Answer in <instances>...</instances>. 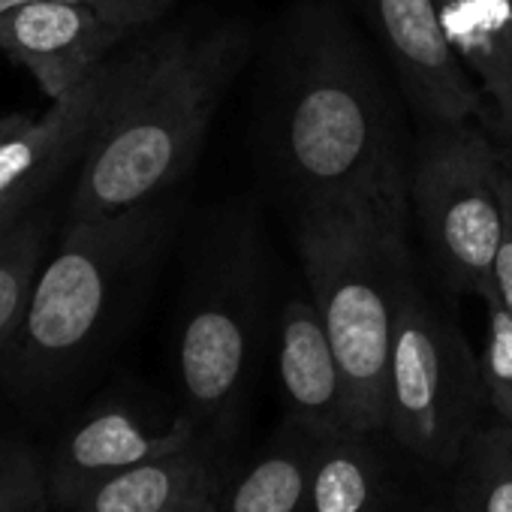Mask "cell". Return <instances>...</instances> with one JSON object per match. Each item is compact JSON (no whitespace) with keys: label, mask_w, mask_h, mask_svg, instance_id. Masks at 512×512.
Here are the masks:
<instances>
[{"label":"cell","mask_w":512,"mask_h":512,"mask_svg":"<svg viewBox=\"0 0 512 512\" xmlns=\"http://www.w3.org/2000/svg\"><path fill=\"white\" fill-rule=\"evenodd\" d=\"M449 512H512V428L479 422L458 458Z\"/></svg>","instance_id":"18"},{"label":"cell","mask_w":512,"mask_h":512,"mask_svg":"<svg viewBox=\"0 0 512 512\" xmlns=\"http://www.w3.org/2000/svg\"><path fill=\"white\" fill-rule=\"evenodd\" d=\"M299 253L347 383L350 428L386 431L398 281L410 263L407 235L368 211L308 205L299 208Z\"/></svg>","instance_id":"4"},{"label":"cell","mask_w":512,"mask_h":512,"mask_svg":"<svg viewBox=\"0 0 512 512\" xmlns=\"http://www.w3.org/2000/svg\"><path fill=\"white\" fill-rule=\"evenodd\" d=\"M500 202H503V229L494 256L491 290L500 299V305L512 314V172L506 166L500 175Z\"/></svg>","instance_id":"22"},{"label":"cell","mask_w":512,"mask_h":512,"mask_svg":"<svg viewBox=\"0 0 512 512\" xmlns=\"http://www.w3.org/2000/svg\"><path fill=\"white\" fill-rule=\"evenodd\" d=\"M247 58L250 31L238 22L181 25L136 46L127 79L79 157L67 220L169 196Z\"/></svg>","instance_id":"2"},{"label":"cell","mask_w":512,"mask_h":512,"mask_svg":"<svg viewBox=\"0 0 512 512\" xmlns=\"http://www.w3.org/2000/svg\"><path fill=\"white\" fill-rule=\"evenodd\" d=\"M49 190H52V184H31V187H22V190L0 193V235H4L19 217H25L31 208L46 202Z\"/></svg>","instance_id":"23"},{"label":"cell","mask_w":512,"mask_h":512,"mask_svg":"<svg viewBox=\"0 0 512 512\" xmlns=\"http://www.w3.org/2000/svg\"><path fill=\"white\" fill-rule=\"evenodd\" d=\"M278 377L293 422L320 437L353 431L347 383L314 299H290L281 308Z\"/></svg>","instance_id":"12"},{"label":"cell","mask_w":512,"mask_h":512,"mask_svg":"<svg viewBox=\"0 0 512 512\" xmlns=\"http://www.w3.org/2000/svg\"><path fill=\"white\" fill-rule=\"evenodd\" d=\"M425 124L494 121L485 94L452 52L437 0H356Z\"/></svg>","instance_id":"8"},{"label":"cell","mask_w":512,"mask_h":512,"mask_svg":"<svg viewBox=\"0 0 512 512\" xmlns=\"http://www.w3.org/2000/svg\"><path fill=\"white\" fill-rule=\"evenodd\" d=\"M46 467L37 452L13 437H0V512H46Z\"/></svg>","instance_id":"20"},{"label":"cell","mask_w":512,"mask_h":512,"mask_svg":"<svg viewBox=\"0 0 512 512\" xmlns=\"http://www.w3.org/2000/svg\"><path fill=\"white\" fill-rule=\"evenodd\" d=\"M275 100V157L299 208H356L407 235L410 172L392 106L359 37L329 0H308L287 28Z\"/></svg>","instance_id":"1"},{"label":"cell","mask_w":512,"mask_h":512,"mask_svg":"<svg viewBox=\"0 0 512 512\" xmlns=\"http://www.w3.org/2000/svg\"><path fill=\"white\" fill-rule=\"evenodd\" d=\"M220 494H223V491H208V494L190 497V500L178 503V506L169 509V512H220Z\"/></svg>","instance_id":"24"},{"label":"cell","mask_w":512,"mask_h":512,"mask_svg":"<svg viewBox=\"0 0 512 512\" xmlns=\"http://www.w3.org/2000/svg\"><path fill=\"white\" fill-rule=\"evenodd\" d=\"M133 34L139 31L115 16L58 0L0 13V52L22 64L49 100L79 88Z\"/></svg>","instance_id":"9"},{"label":"cell","mask_w":512,"mask_h":512,"mask_svg":"<svg viewBox=\"0 0 512 512\" xmlns=\"http://www.w3.org/2000/svg\"><path fill=\"white\" fill-rule=\"evenodd\" d=\"M437 512H449V509H437Z\"/></svg>","instance_id":"26"},{"label":"cell","mask_w":512,"mask_h":512,"mask_svg":"<svg viewBox=\"0 0 512 512\" xmlns=\"http://www.w3.org/2000/svg\"><path fill=\"white\" fill-rule=\"evenodd\" d=\"M320 434L293 422L220 494V512H302Z\"/></svg>","instance_id":"16"},{"label":"cell","mask_w":512,"mask_h":512,"mask_svg":"<svg viewBox=\"0 0 512 512\" xmlns=\"http://www.w3.org/2000/svg\"><path fill=\"white\" fill-rule=\"evenodd\" d=\"M196 440L199 422L190 413L154 425L124 404H103L82 416L55 446L46 464L49 500L70 509L100 482Z\"/></svg>","instance_id":"11"},{"label":"cell","mask_w":512,"mask_h":512,"mask_svg":"<svg viewBox=\"0 0 512 512\" xmlns=\"http://www.w3.org/2000/svg\"><path fill=\"white\" fill-rule=\"evenodd\" d=\"M169 196L64 223L0 368L13 401L43 407L109 341L172 226Z\"/></svg>","instance_id":"3"},{"label":"cell","mask_w":512,"mask_h":512,"mask_svg":"<svg viewBox=\"0 0 512 512\" xmlns=\"http://www.w3.org/2000/svg\"><path fill=\"white\" fill-rule=\"evenodd\" d=\"M22 4H31V0H0V13L22 7ZM58 4H82V7L100 10L106 16H115V19L133 25L136 31H145L169 13L172 0H58Z\"/></svg>","instance_id":"21"},{"label":"cell","mask_w":512,"mask_h":512,"mask_svg":"<svg viewBox=\"0 0 512 512\" xmlns=\"http://www.w3.org/2000/svg\"><path fill=\"white\" fill-rule=\"evenodd\" d=\"M208 491H223V476L217 473L208 449L196 440L178 452L142 461L100 482L76 506L91 512H169Z\"/></svg>","instance_id":"14"},{"label":"cell","mask_w":512,"mask_h":512,"mask_svg":"<svg viewBox=\"0 0 512 512\" xmlns=\"http://www.w3.org/2000/svg\"><path fill=\"white\" fill-rule=\"evenodd\" d=\"M503 163L476 124H425L410 172V205L443 281L455 293L491 287L503 229Z\"/></svg>","instance_id":"7"},{"label":"cell","mask_w":512,"mask_h":512,"mask_svg":"<svg viewBox=\"0 0 512 512\" xmlns=\"http://www.w3.org/2000/svg\"><path fill=\"white\" fill-rule=\"evenodd\" d=\"M55 208L40 202L0 235V368L25 320L37 275L52 250Z\"/></svg>","instance_id":"17"},{"label":"cell","mask_w":512,"mask_h":512,"mask_svg":"<svg viewBox=\"0 0 512 512\" xmlns=\"http://www.w3.org/2000/svg\"><path fill=\"white\" fill-rule=\"evenodd\" d=\"M452 52L485 94L494 127L512 142V0H437Z\"/></svg>","instance_id":"13"},{"label":"cell","mask_w":512,"mask_h":512,"mask_svg":"<svg viewBox=\"0 0 512 512\" xmlns=\"http://www.w3.org/2000/svg\"><path fill=\"white\" fill-rule=\"evenodd\" d=\"M263 311V260L250 223L217 232L193 272L178 323L175 368L187 413L220 428L250 380Z\"/></svg>","instance_id":"6"},{"label":"cell","mask_w":512,"mask_h":512,"mask_svg":"<svg viewBox=\"0 0 512 512\" xmlns=\"http://www.w3.org/2000/svg\"><path fill=\"white\" fill-rule=\"evenodd\" d=\"M479 359L464 332L422 293L413 260L398 281L386 431L416 461L452 470L482 422Z\"/></svg>","instance_id":"5"},{"label":"cell","mask_w":512,"mask_h":512,"mask_svg":"<svg viewBox=\"0 0 512 512\" xmlns=\"http://www.w3.org/2000/svg\"><path fill=\"white\" fill-rule=\"evenodd\" d=\"M392 503V476L368 434L338 431L320 437L302 512H392Z\"/></svg>","instance_id":"15"},{"label":"cell","mask_w":512,"mask_h":512,"mask_svg":"<svg viewBox=\"0 0 512 512\" xmlns=\"http://www.w3.org/2000/svg\"><path fill=\"white\" fill-rule=\"evenodd\" d=\"M67 512H91V509H85V506H73V509H67Z\"/></svg>","instance_id":"25"},{"label":"cell","mask_w":512,"mask_h":512,"mask_svg":"<svg viewBox=\"0 0 512 512\" xmlns=\"http://www.w3.org/2000/svg\"><path fill=\"white\" fill-rule=\"evenodd\" d=\"M479 299L485 302L488 314L485 347L479 356L485 404L491 407L494 419L512 428V314L500 305L491 287Z\"/></svg>","instance_id":"19"},{"label":"cell","mask_w":512,"mask_h":512,"mask_svg":"<svg viewBox=\"0 0 512 512\" xmlns=\"http://www.w3.org/2000/svg\"><path fill=\"white\" fill-rule=\"evenodd\" d=\"M133 49L103 61L79 88L52 100L40 118L10 115L0 121V193L31 184H55L109 112L121 82L127 79Z\"/></svg>","instance_id":"10"}]
</instances>
